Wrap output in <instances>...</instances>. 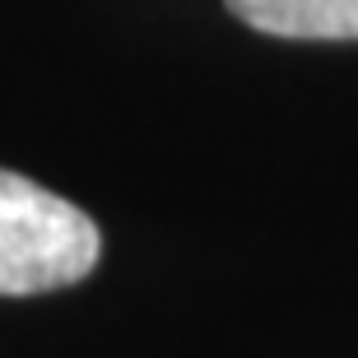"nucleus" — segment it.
I'll return each mask as SVG.
<instances>
[{
    "label": "nucleus",
    "instance_id": "2",
    "mask_svg": "<svg viewBox=\"0 0 358 358\" xmlns=\"http://www.w3.org/2000/svg\"><path fill=\"white\" fill-rule=\"evenodd\" d=\"M247 28L303 42H358V0H228Z\"/></svg>",
    "mask_w": 358,
    "mask_h": 358
},
{
    "label": "nucleus",
    "instance_id": "1",
    "mask_svg": "<svg viewBox=\"0 0 358 358\" xmlns=\"http://www.w3.org/2000/svg\"><path fill=\"white\" fill-rule=\"evenodd\" d=\"M103 238L80 205L0 168V298H33L80 284Z\"/></svg>",
    "mask_w": 358,
    "mask_h": 358
}]
</instances>
